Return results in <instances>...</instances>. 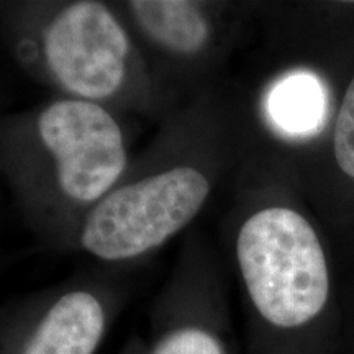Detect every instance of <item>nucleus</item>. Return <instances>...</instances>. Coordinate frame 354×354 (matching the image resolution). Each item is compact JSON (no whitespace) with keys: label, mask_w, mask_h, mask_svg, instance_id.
<instances>
[{"label":"nucleus","mask_w":354,"mask_h":354,"mask_svg":"<svg viewBox=\"0 0 354 354\" xmlns=\"http://www.w3.org/2000/svg\"><path fill=\"white\" fill-rule=\"evenodd\" d=\"M115 6L159 84L180 104L183 79L214 44L215 25L209 6L192 0H127Z\"/></svg>","instance_id":"obj_6"},{"label":"nucleus","mask_w":354,"mask_h":354,"mask_svg":"<svg viewBox=\"0 0 354 354\" xmlns=\"http://www.w3.org/2000/svg\"><path fill=\"white\" fill-rule=\"evenodd\" d=\"M122 117L68 97L0 115V183L43 245L74 250L88 212L131 162Z\"/></svg>","instance_id":"obj_1"},{"label":"nucleus","mask_w":354,"mask_h":354,"mask_svg":"<svg viewBox=\"0 0 354 354\" xmlns=\"http://www.w3.org/2000/svg\"><path fill=\"white\" fill-rule=\"evenodd\" d=\"M177 256L151 305L146 354H230L197 259L187 246Z\"/></svg>","instance_id":"obj_7"},{"label":"nucleus","mask_w":354,"mask_h":354,"mask_svg":"<svg viewBox=\"0 0 354 354\" xmlns=\"http://www.w3.org/2000/svg\"><path fill=\"white\" fill-rule=\"evenodd\" d=\"M266 107L269 120L282 135H312L322 127L325 94L315 76L292 73L274 84Z\"/></svg>","instance_id":"obj_8"},{"label":"nucleus","mask_w":354,"mask_h":354,"mask_svg":"<svg viewBox=\"0 0 354 354\" xmlns=\"http://www.w3.org/2000/svg\"><path fill=\"white\" fill-rule=\"evenodd\" d=\"M3 8H6V2H0V20H2V13H3Z\"/></svg>","instance_id":"obj_12"},{"label":"nucleus","mask_w":354,"mask_h":354,"mask_svg":"<svg viewBox=\"0 0 354 354\" xmlns=\"http://www.w3.org/2000/svg\"><path fill=\"white\" fill-rule=\"evenodd\" d=\"M7 264H8V258H7V254H3L2 251H0V272H2L3 269L7 268Z\"/></svg>","instance_id":"obj_11"},{"label":"nucleus","mask_w":354,"mask_h":354,"mask_svg":"<svg viewBox=\"0 0 354 354\" xmlns=\"http://www.w3.org/2000/svg\"><path fill=\"white\" fill-rule=\"evenodd\" d=\"M333 143L339 169L354 179V77L339 107Z\"/></svg>","instance_id":"obj_9"},{"label":"nucleus","mask_w":354,"mask_h":354,"mask_svg":"<svg viewBox=\"0 0 354 354\" xmlns=\"http://www.w3.org/2000/svg\"><path fill=\"white\" fill-rule=\"evenodd\" d=\"M214 190L198 149L197 110L176 105L118 184L84 218L74 243L122 268L161 250L196 221Z\"/></svg>","instance_id":"obj_3"},{"label":"nucleus","mask_w":354,"mask_h":354,"mask_svg":"<svg viewBox=\"0 0 354 354\" xmlns=\"http://www.w3.org/2000/svg\"><path fill=\"white\" fill-rule=\"evenodd\" d=\"M234 258L256 320L272 336L305 328L330 295L325 254L312 225L286 205L248 215L234 240Z\"/></svg>","instance_id":"obj_4"},{"label":"nucleus","mask_w":354,"mask_h":354,"mask_svg":"<svg viewBox=\"0 0 354 354\" xmlns=\"http://www.w3.org/2000/svg\"><path fill=\"white\" fill-rule=\"evenodd\" d=\"M0 41L13 64L59 97L158 123L176 107L115 3L6 2Z\"/></svg>","instance_id":"obj_2"},{"label":"nucleus","mask_w":354,"mask_h":354,"mask_svg":"<svg viewBox=\"0 0 354 354\" xmlns=\"http://www.w3.org/2000/svg\"><path fill=\"white\" fill-rule=\"evenodd\" d=\"M125 292L110 276L74 277L0 305V354H97Z\"/></svg>","instance_id":"obj_5"},{"label":"nucleus","mask_w":354,"mask_h":354,"mask_svg":"<svg viewBox=\"0 0 354 354\" xmlns=\"http://www.w3.org/2000/svg\"><path fill=\"white\" fill-rule=\"evenodd\" d=\"M120 354H146L145 339L138 338V336H133Z\"/></svg>","instance_id":"obj_10"}]
</instances>
